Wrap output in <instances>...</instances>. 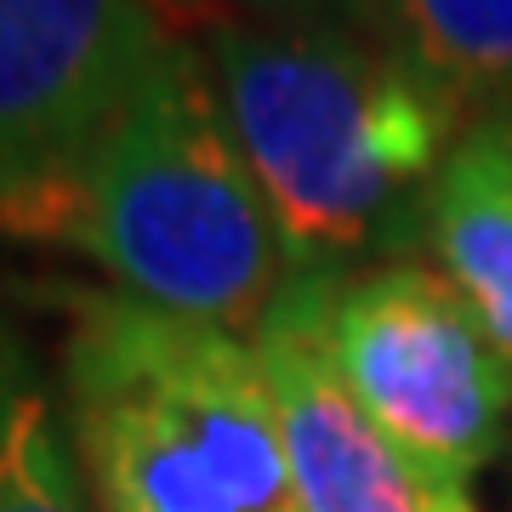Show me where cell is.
<instances>
[{
  "instance_id": "30bf717a",
  "label": "cell",
  "mask_w": 512,
  "mask_h": 512,
  "mask_svg": "<svg viewBox=\"0 0 512 512\" xmlns=\"http://www.w3.org/2000/svg\"><path fill=\"white\" fill-rule=\"evenodd\" d=\"M245 23H365L370 0H228Z\"/></svg>"
},
{
  "instance_id": "9c48e42d",
  "label": "cell",
  "mask_w": 512,
  "mask_h": 512,
  "mask_svg": "<svg viewBox=\"0 0 512 512\" xmlns=\"http://www.w3.org/2000/svg\"><path fill=\"white\" fill-rule=\"evenodd\" d=\"M0 512H92L35 359L0 336Z\"/></svg>"
},
{
  "instance_id": "8fae6325",
  "label": "cell",
  "mask_w": 512,
  "mask_h": 512,
  "mask_svg": "<svg viewBox=\"0 0 512 512\" xmlns=\"http://www.w3.org/2000/svg\"><path fill=\"white\" fill-rule=\"evenodd\" d=\"M148 6H154V12H160L165 23H171V29H222V12H228V0H148Z\"/></svg>"
},
{
  "instance_id": "8992f818",
  "label": "cell",
  "mask_w": 512,
  "mask_h": 512,
  "mask_svg": "<svg viewBox=\"0 0 512 512\" xmlns=\"http://www.w3.org/2000/svg\"><path fill=\"white\" fill-rule=\"evenodd\" d=\"M177 40L148 0H0V177L74 154Z\"/></svg>"
},
{
  "instance_id": "7a4b0ae2",
  "label": "cell",
  "mask_w": 512,
  "mask_h": 512,
  "mask_svg": "<svg viewBox=\"0 0 512 512\" xmlns=\"http://www.w3.org/2000/svg\"><path fill=\"white\" fill-rule=\"evenodd\" d=\"M205 63L291 274H348L427 239L461 120L365 23H222Z\"/></svg>"
},
{
  "instance_id": "6da1fadb",
  "label": "cell",
  "mask_w": 512,
  "mask_h": 512,
  "mask_svg": "<svg viewBox=\"0 0 512 512\" xmlns=\"http://www.w3.org/2000/svg\"><path fill=\"white\" fill-rule=\"evenodd\" d=\"M0 234L74 245L126 296L234 336L291 279L217 74L188 40L74 154L0 177Z\"/></svg>"
},
{
  "instance_id": "52a82bcc",
  "label": "cell",
  "mask_w": 512,
  "mask_h": 512,
  "mask_svg": "<svg viewBox=\"0 0 512 512\" xmlns=\"http://www.w3.org/2000/svg\"><path fill=\"white\" fill-rule=\"evenodd\" d=\"M427 245L512 365V120L461 131L427 194Z\"/></svg>"
},
{
  "instance_id": "277c9868",
  "label": "cell",
  "mask_w": 512,
  "mask_h": 512,
  "mask_svg": "<svg viewBox=\"0 0 512 512\" xmlns=\"http://www.w3.org/2000/svg\"><path fill=\"white\" fill-rule=\"evenodd\" d=\"M330 353L370 421L433 473L467 484L501 456L512 365L439 268L382 262L336 274Z\"/></svg>"
},
{
  "instance_id": "3957f363",
  "label": "cell",
  "mask_w": 512,
  "mask_h": 512,
  "mask_svg": "<svg viewBox=\"0 0 512 512\" xmlns=\"http://www.w3.org/2000/svg\"><path fill=\"white\" fill-rule=\"evenodd\" d=\"M63 387L97 512H302L274 387L234 330L74 296Z\"/></svg>"
},
{
  "instance_id": "5b68a950",
  "label": "cell",
  "mask_w": 512,
  "mask_h": 512,
  "mask_svg": "<svg viewBox=\"0 0 512 512\" xmlns=\"http://www.w3.org/2000/svg\"><path fill=\"white\" fill-rule=\"evenodd\" d=\"M330 291L336 274H291L251 342L274 387L302 512H478L461 478L416 461L353 399L330 353Z\"/></svg>"
},
{
  "instance_id": "ba28073f",
  "label": "cell",
  "mask_w": 512,
  "mask_h": 512,
  "mask_svg": "<svg viewBox=\"0 0 512 512\" xmlns=\"http://www.w3.org/2000/svg\"><path fill=\"white\" fill-rule=\"evenodd\" d=\"M365 29L456 120H512V0H370Z\"/></svg>"
}]
</instances>
